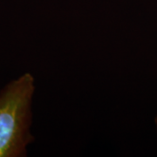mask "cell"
Segmentation results:
<instances>
[{
  "label": "cell",
  "mask_w": 157,
  "mask_h": 157,
  "mask_svg": "<svg viewBox=\"0 0 157 157\" xmlns=\"http://www.w3.org/2000/svg\"><path fill=\"white\" fill-rule=\"evenodd\" d=\"M155 126H156V128H157V114H156V117H155Z\"/></svg>",
  "instance_id": "obj_2"
},
{
  "label": "cell",
  "mask_w": 157,
  "mask_h": 157,
  "mask_svg": "<svg viewBox=\"0 0 157 157\" xmlns=\"http://www.w3.org/2000/svg\"><path fill=\"white\" fill-rule=\"evenodd\" d=\"M35 78L25 73L0 92V157L26 155L31 134Z\"/></svg>",
  "instance_id": "obj_1"
}]
</instances>
